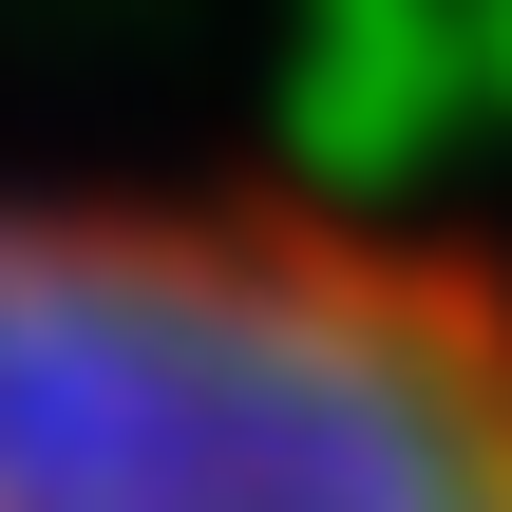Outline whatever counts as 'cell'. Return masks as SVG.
<instances>
[{
	"label": "cell",
	"mask_w": 512,
	"mask_h": 512,
	"mask_svg": "<svg viewBox=\"0 0 512 512\" xmlns=\"http://www.w3.org/2000/svg\"><path fill=\"white\" fill-rule=\"evenodd\" d=\"M0 512H512V266L266 171L0 190Z\"/></svg>",
	"instance_id": "6da1fadb"
}]
</instances>
